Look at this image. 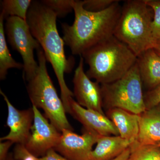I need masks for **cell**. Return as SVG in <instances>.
Listing matches in <instances>:
<instances>
[{"mask_svg": "<svg viewBox=\"0 0 160 160\" xmlns=\"http://www.w3.org/2000/svg\"><path fill=\"white\" fill-rule=\"evenodd\" d=\"M57 15L41 1H32L26 21L32 35L43 49L47 62L53 68L59 85L61 99L66 113H70V101L74 95L66 85L64 76L65 73L72 71L75 60L73 57H66L65 42L59 34L57 26Z\"/></svg>", "mask_w": 160, "mask_h": 160, "instance_id": "1", "label": "cell"}, {"mask_svg": "<svg viewBox=\"0 0 160 160\" xmlns=\"http://www.w3.org/2000/svg\"><path fill=\"white\" fill-rule=\"evenodd\" d=\"M122 9L117 0L104 11L92 12L84 9L83 1L74 0L73 24H62L63 40L72 53L81 56L86 50L113 36Z\"/></svg>", "mask_w": 160, "mask_h": 160, "instance_id": "2", "label": "cell"}, {"mask_svg": "<svg viewBox=\"0 0 160 160\" xmlns=\"http://www.w3.org/2000/svg\"><path fill=\"white\" fill-rule=\"evenodd\" d=\"M89 66L86 73L101 85L123 77L135 65L138 57L114 35L85 51L82 56Z\"/></svg>", "mask_w": 160, "mask_h": 160, "instance_id": "3", "label": "cell"}, {"mask_svg": "<svg viewBox=\"0 0 160 160\" xmlns=\"http://www.w3.org/2000/svg\"><path fill=\"white\" fill-rule=\"evenodd\" d=\"M153 17V12L145 0L126 1L113 35L126 44L138 57L155 46L151 29Z\"/></svg>", "mask_w": 160, "mask_h": 160, "instance_id": "4", "label": "cell"}, {"mask_svg": "<svg viewBox=\"0 0 160 160\" xmlns=\"http://www.w3.org/2000/svg\"><path fill=\"white\" fill-rule=\"evenodd\" d=\"M37 51L38 68L36 74L29 80L27 86L32 104L42 109L45 117L60 132L65 129L73 130L66 117L64 104L47 71V61L44 51L42 48Z\"/></svg>", "mask_w": 160, "mask_h": 160, "instance_id": "5", "label": "cell"}, {"mask_svg": "<svg viewBox=\"0 0 160 160\" xmlns=\"http://www.w3.org/2000/svg\"><path fill=\"white\" fill-rule=\"evenodd\" d=\"M101 87L103 108L106 110L120 108L140 115L146 110L137 62L123 77Z\"/></svg>", "mask_w": 160, "mask_h": 160, "instance_id": "6", "label": "cell"}, {"mask_svg": "<svg viewBox=\"0 0 160 160\" xmlns=\"http://www.w3.org/2000/svg\"><path fill=\"white\" fill-rule=\"evenodd\" d=\"M6 19L5 31L8 42L22 56L23 78L28 82L38 71V63L35 59L34 51L41 46L32 35L27 21L16 17H9Z\"/></svg>", "mask_w": 160, "mask_h": 160, "instance_id": "7", "label": "cell"}, {"mask_svg": "<svg viewBox=\"0 0 160 160\" xmlns=\"http://www.w3.org/2000/svg\"><path fill=\"white\" fill-rule=\"evenodd\" d=\"M34 120L31 133L25 145L27 150L37 158L42 157L47 152L54 149L61 138L60 132L41 113L38 109L32 106Z\"/></svg>", "mask_w": 160, "mask_h": 160, "instance_id": "8", "label": "cell"}, {"mask_svg": "<svg viewBox=\"0 0 160 160\" xmlns=\"http://www.w3.org/2000/svg\"><path fill=\"white\" fill-rule=\"evenodd\" d=\"M84 62L82 57L80 56L72 80L74 97L80 106L105 114L103 111L101 85L96 81H91L86 74L84 71Z\"/></svg>", "mask_w": 160, "mask_h": 160, "instance_id": "9", "label": "cell"}, {"mask_svg": "<svg viewBox=\"0 0 160 160\" xmlns=\"http://www.w3.org/2000/svg\"><path fill=\"white\" fill-rule=\"evenodd\" d=\"M61 132V138L54 149L69 160H88L92 147L100 137L85 129L82 135L69 129H63Z\"/></svg>", "mask_w": 160, "mask_h": 160, "instance_id": "10", "label": "cell"}, {"mask_svg": "<svg viewBox=\"0 0 160 160\" xmlns=\"http://www.w3.org/2000/svg\"><path fill=\"white\" fill-rule=\"evenodd\" d=\"M8 108L7 124L9 129V133L1 138V142L10 141L17 144L25 145L31 133L33 120L34 112L32 107L29 109L19 110L10 102L6 94L0 90Z\"/></svg>", "mask_w": 160, "mask_h": 160, "instance_id": "11", "label": "cell"}, {"mask_svg": "<svg viewBox=\"0 0 160 160\" xmlns=\"http://www.w3.org/2000/svg\"><path fill=\"white\" fill-rule=\"evenodd\" d=\"M70 114L83 125L84 129L99 136H119L116 127L106 114L86 109L73 98L70 101Z\"/></svg>", "mask_w": 160, "mask_h": 160, "instance_id": "12", "label": "cell"}, {"mask_svg": "<svg viewBox=\"0 0 160 160\" xmlns=\"http://www.w3.org/2000/svg\"><path fill=\"white\" fill-rule=\"evenodd\" d=\"M137 64L143 87L149 91L160 85V55L153 48L138 56Z\"/></svg>", "mask_w": 160, "mask_h": 160, "instance_id": "13", "label": "cell"}, {"mask_svg": "<svg viewBox=\"0 0 160 160\" xmlns=\"http://www.w3.org/2000/svg\"><path fill=\"white\" fill-rule=\"evenodd\" d=\"M106 115L116 127L121 138L134 142L139 132V116L125 109L112 108Z\"/></svg>", "mask_w": 160, "mask_h": 160, "instance_id": "14", "label": "cell"}, {"mask_svg": "<svg viewBox=\"0 0 160 160\" xmlns=\"http://www.w3.org/2000/svg\"><path fill=\"white\" fill-rule=\"evenodd\" d=\"M133 142L120 136H100L96 146L90 152L88 160H112L130 147Z\"/></svg>", "mask_w": 160, "mask_h": 160, "instance_id": "15", "label": "cell"}, {"mask_svg": "<svg viewBox=\"0 0 160 160\" xmlns=\"http://www.w3.org/2000/svg\"><path fill=\"white\" fill-rule=\"evenodd\" d=\"M139 116V132L135 142L141 144L160 143V110L157 107L146 109Z\"/></svg>", "mask_w": 160, "mask_h": 160, "instance_id": "16", "label": "cell"}, {"mask_svg": "<svg viewBox=\"0 0 160 160\" xmlns=\"http://www.w3.org/2000/svg\"><path fill=\"white\" fill-rule=\"evenodd\" d=\"M4 15L0 14V80H5L8 71L11 68L23 69V64L16 62L12 57L5 36Z\"/></svg>", "mask_w": 160, "mask_h": 160, "instance_id": "17", "label": "cell"}, {"mask_svg": "<svg viewBox=\"0 0 160 160\" xmlns=\"http://www.w3.org/2000/svg\"><path fill=\"white\" fill-rule=\"evenodd\" d=\"M32 2L31 0H3L1 1V13L5 19L9 17H16L26 21Z\"/></svg>", "mask_w": 160, "mask_h": 160, "instance_id": "18", "label": "cell"}, {"mask_svg": "<svg viewBox=\"0 0 160 160\" xmlns=\"http://www.w3.org/2000/svg\"><path fill=\"white\" fill-rule=\"evenodd\" d=\"M127 160H160V147L157 144H141L134 142L129 147Z\"/></svg>", "mask_w": 160, "mask_h": 160, "instance_id": "19", "label": "cell"}, {"mask_svg": "<svg viewBox=\"0 0 160 160\" xmlns=\"http://www.w3.org/2000/svg\"><path fill=\"white\" fill-rule=\"evenodd\" d=\"M41 2L51 9L58 18L65 17L73 10L74 0H43Z\"/></svg>", "mask_w": 160, "mask_h": 160, "instance_id": "20", "label": "cell"}, {"mask_svg": "<svg viewBox=\"0 0 160 160\" xmlns=\"http://www.w3.org/2000/svg\"><path fill=\"white\" fill-rule=\"evenodd\" d=\"M146 4L153 12V20L151 24L152 32L153 39L160 41V0H145Z\"/></svg>", "mask_w": 160, "mask_h": 160, "instance_id": "21", "label": "cell"}, {"mask_svg": "<svg viewBox=\"0 0 160 160\" xmlns=\"http://www.w3.org/2000/svg\"><path fill=\"white\" fill-rule=\"evenodd\" d=\"M117 0H84L83 6L88 11L99 12L108 9Z\"/></svg>", "mask_w": 160, "mask_h": 160, "instance_id": "22", "label": "cell"}, {"mask_svg": "<svg viewBox=\"0 0 160 160\" xmlns=\"http://www.w3.org/2000/svg\"><path fill=\"white\" fill-rule=\"evenodd\" d=\"M146 109H152L160 104V84L156 88L147 91L144 94Z\"/></svg>", "mask_w": 160, "mask_h": 160, "instance_id": "23", "label": "cell"}, {"mask_svg": "<svg viewBox=\"0 0 160 160\" xmlns=\"http://www.w3.org/2000/svg\"><path fill=\"white\" fill-rule=\"evenodd\" d=\"M35 160H69L64 157L55 150L54 149H50L44 156L41 158L35 157Z\"/></svg>", "mask_w": 160, "mask_h": 160, "instance_id": "24", "label": "cell"}, {"mask_svg": "<svg viewBox=\"0 0 160 160\" xmlns=\"http://www.w3.org/2000/svg\"><path fill=\"white\" fill-rule=\"evenodd\" d=\"M13 144L10 141L1 142L0 143V160H7L9 155L8 154L9 148Z\"/></svg>", "mask_w": 160, "mask_h": 160, "instance_id": "25", "label": "cell"}, {"mask_svg": "<svg viewBox=\"0 0 160 160\" xmlns=\"http://www.w3.org/2000/svg\"><path fill=\"white\" fill-rule=\"evenodd\" d=\"M130 154V148H128L123 152L120 155L112 160H127Z\"/></svg>", "mask_w": 160, "mask_h": 160, "instance_id": "26", "label": "cell"}, {"mask_svg": "<svg viewBox=\"0 0 160 160\" xmlns=\"http://www.w3.org/2000/svg\"><path fill=\"white\" fill-rule=\"evenodd\" d=\"M153 49H154L155 51L158 54L160 55V41L157 42L156 44Z\"/></svg>", "mask_w": 160, "mask_h": 160, "instance_id": "27", "label": "cell"}, {"mask_svg": "<svg viewBox=\"0 0 160 160\" xmlns=\"http://www.w3.org/2000/svg\"><path fill=\"white\" fill-rule=\"evenodd\" d=\"M156 107L158 108V109H159V110H160V104L159 105H158L157 106H156Z\"/></svg>", "mask_w": 160, "mask_h": 160, "instance_id": "28", "label": "cell"}, {"mask_svg": "<svg viewBox=\"0 0 160 160\" xmlns=\"http://www.w3.org/2000/svg\"><path fill=\"white\" fill-rule=\"evenodd\" d=\"M157 144L158 146H159V147H160V143H158V144Z\"/></svg>", "mask_w": 160, "mask_h": 160, "instance_id": "29", "label": "cell"}]
</instances>
